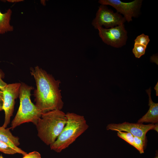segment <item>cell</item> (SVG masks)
Masks as SVG:
<instances>
[{
    "label": "cell",
    "instance_id": "6da1fadb",
    "mask_svg": "<svg viewBox=\"0 0 158 158\" xmlns=\"http://www.w3.org/2000/svg\"><path fill=\"white\" fill-rule=\"evenodd\" d=\"M30 73L35 80L36 89L34 92L35 105L43 113L63 108V102L61 81L56 80L45 71L37 66L30 69Z\"/></svg>",
    "mask_w": 158,
    "mask_h": 158
},
{
    "label": "cell",
    "instance_id": "7a4b0ae2",
    "mask_svg": "<svg viewBox=\"0 0 158 158\" xmlns=\"http://www.w3.org/2000/svg\"><path fill=\"white\" fill-rule=\"evenodd\" d=\"M66 114L60 110L43 113L35 125L37 136L45 144L49 146L56 141L65 126Z\"/></svg>",
    "mask_w": 158,
    "mask_h": 158
},
{
    "label": "cell",
    "instance_id": "3957f363",
    "mask_svg": "<svg viewBox=\"0 0 158 158\" xmlns=\"http://www.w3.org/2000/svg\"><path fill=\"white\" fill-rule=\"evenodd\" d=\"M66 114L65 126L56 141L50 146L51 150L58 153L68 147L89 127L83 116L74 113Z\"/></svg>",
    "mask_w": 158,
    "mask_h": 158
},
{
    "label": "cell",
    "instance_id": "277c9868",
    "mask_svg": "<svg viewBox=\"0 0 158 158\" xmlns=\"http://www.w3.org/2000/svg\"><path fill=\"white\" fill-rule=\"evenodd\" d=\"M33 87L21 83L19 97L20 105L17 113L11 123L13 130L21 124L31 122L36 125L43 113L31 101V92Z\"/></svg>",
    "mask_w": 158,
    "mask_h": 158
},
{
    "label": "cell",
    "instance_id": "5b68a950",
    "mask_svg": "<svg viewBox=\"0 0 158 158\" xmlns=\"http://www.w3.org/2000/svg\"><path fill=\"white\" fill-rule=\"evenodd\" d=\"M126 21L125 18L120 14L114 13L109 9L106 5H101L92 24L96 29L102 26L106 28H109L123 24Z\"/></svg>",
    "mask_w": 158,
    "mask_h": 158
},
{
    "label": "cell",
    "instance_id": "8992f818",
    "mask_svg": "<svg viewBox=\"0 0 158 158\" xmlns=\"http://www.w3.org/2000/svg\"><path fill=\"white\" fill-rule=\"evenodd\" d=\"M97 30L99 37L105 44L108 45L118 48L126 43L127 32L124 23L109 28L101 27Z\"/></svg>",
    "mask_w": 158,
    "mask_h": 158
},
{
    "label": "cell",
    "instance_id": "52a82bcc",
    "mask_svg": "<svg viewBox=\"0 0 158 158\" xmlns=\"http://www.w3.org/2000/svg\"><path fill=\"white\" fill-rule=\"evenodd\" d=\"M21 83L7 84L2 90L4 99L3 110L5 113L4 122L2 126L6 128L13 115L15 100L19 97Z\"/></svg>",
    "mask_w": 158,
    "mask_h": 158
},
{
    "label": "cell",
    "instance_id": "ba28073f",
    "mask_svg": "<svg viewBox=\"0 0 158 158\" xmlns=\"http://www.w3.org/2000/svg\"><path fill=\"white\" fill-rule=\"evenodd\" d=\"M142 0H135L129 2H124L120 0H99L101 5H110L114 8L117 12L122 14L126 20L131 21L133 17H136L140 13Z\"/></svg>",
    "mask_w": 158,
    "mask_h": 158
},
{
    "label": "cell",
    "instance_id": "9c48e42d",
    "mask_svg": "<svg viewBox=\"0 0 158 158\" xmlns=\"http://www.w3.org/2000/svg\"><path fill=\"white\" fill-rule=\"evenodd\" d=\"M154 124L145 125L142 123H133L125 122L122 123H110L106 127L107 130L119 131H124L131 133L133 136L145 140L147 133L153 130Z\"/></svg>",
    "mask_w": 158,
    "mask_h": 158
},
{
    "label": "cell",
    "instance_id": "30bf717a",
    "mask_svg": "<svg viewBox=\"0 0 158 158\" xmlns=\"http://www.w3.org/2000/svg\"><path fill=\"white\" fill-rule=\"evenodd\" d=\"M149 96V109L147 113L139 119L137 123H150L155 124L158 122V103L154 102L151 97V89L150 87L146 90Z\"/></svg>",
    "mask_w": 158,
    "mask_h": 158
},
{
    "label": "cell",
    "instance_id": "8fae6325",
    "mask_svg": "<svg viewBox=\"0 0 158 158\" xmlns=\"http://www.w3.org/2000/svg\"><path fill=\"white\" fill-rule=\"evenodd\" d=\"M10 129V128H5L2 126H0V141L7 144L17 151L18 153L24 155L27 153L18 147L20 144L19 138L13 135Z\"/></svg>",
    "mask_w": 158,
    "mask_h": 158
},
{
    "label": "cell",
    "instance_id": "7c38bea8",
    "mask_svg": "<svg viewBox=\"0 0 158 158\" xmlns=\"http://www.w3.org/2000/svg\"><path fill=\"white\" fill-rule=\"evenodd\" d=\"M12 13L11 9H9L6 12L2 13L0 11V34H3L13 30V27L10 24Z\"/></svg>",
    "mask_w": 158,
    "mask_h": 158
},
{
    "label": "cell",
    "instance_id": "4fadbf2b",
    "mask_svg": "<svg viewBox=\"0 0 158 158\" xmlns=\"http://www.w3.org/2000/svg\"><path fill=\"white\" fill-rule=\"evenodd\" d=\"M147 47L136 43H135L132 51L135 57L139 58L145 54Z\"/></svg>",
    "mask_w": 158,
    "mask_h": 158
},
{
    "label": "cell",
    "instance_id": "5bb4252c",
    "mask_svg": "<svg viewBox=\"0 0 158 158\" xmlns=\"http://www.w3.org/2000/svg\"><path fill=\"white\" fill-rule=\"evenodd\" d=\"M117 135L119 138L123 139L133 147L134 146V136L127 132L118 131Z\"/></svg>",
    "mask_w": 158,
    "mask_h": 158
},
{
    "label": "cell",
    "instance_id": "9a60e30c",
    "mask_svg": "<svg viewBox=\"0 0 158 158\" xmlns=\"http://www.w3.org/2000/svg\"><path fill=\"white\" fill-rule=\"evenodd\" d=\"M145 139L141 138L134 136V146L140 154L144 153V146L145 142Z\"/></svg>",
    "mask_w": 158,
    "mask_h": 158
},
{
    "label": "cell",
    "instance_id": "2e32d148",
    "mask_svg": "<svg viewBox=\"0 0 158 158\" xmlns=\"http://www.w3.org/2000/svg\"><path fill=\"white\" fill-rule=\"evenodd\" d=\"M0 151L8 154H13L18 153L17 151L7 144L1 141H0Z\"/></svg>",
    "mask_w": 158,
    "mask_h": 158
},
{
    "label": "cell",
    "instance_id": "e0dca14e",
    "mask_svg": "<svg viewBox=\"0 0 158 158\" xmlns=\"http://www.w3.org/2000/svg\"><path fill=\"white\" fill-rule=\"evenodd\" d=\"M150 41L148 36L142 33L138 36L134 40L135 43L140 44L147 47Z\"/></svg>",
    "mask_w": 158,
    "mask_h": 158
},
{
    "label": "cell",
    "instance_id": "ac0fdd59",
    "mask_svg": "<svg viewBox=\"0 0 158 158\" xmlns=\"http://www.w3.org/2000/svg\"><path fill=\"white\" fill-rule=\"evenodd\" d=\"M22 158H42L39 152L36 151H34L28 153H27L23 156Z\"/></svg>",
    "mask_w": 158,
    "mask_h": 158
},
{
    "label": "cell",
    "instance_id": "d6986e66",
    "mask_svg": "<svg viewBox=\"0 0 158 158\" xmlns=\"http://www.w3.org/2000/svg\"><path fill=\"white\" fill-rule=\"evenodd\" d=\"M4 77V72L0 69V89L1 90H2L7 84L3 80Z\"/></svg>",
    "mask_w": 158,
    "mask_h": 158
},
{
    "label": "cell",
    "instance_id": "ffe728a7",
    "mask_svg": "<svg viewBox=\"0 0 158 158\" xmlns=\"http://www.w3.org/2000/svg\"><path fill=\"white\" fill-rule=\"evenodd\" d=\"M4 103L3 95L2 90L0 89V111L3 110Z\"/></svg>",
    "mask_w": 158,
    "mask_h": 158
},
{
    "label": "cell",
    "instance_id": "44dd1931",
    "mask_svg": "<svg viewBox=\"0 0 158 158\" xmlns=\"http://www.w3.org/2000/svg\"><path fill=\"white\" fill-rule=\"evenodd\" d=\"M154 89L156 90V96H158V82H157V83L154 87Z\"/></svg>",
    "mask_w": 158,
    "mask_h": 158
},
{
    "label": "cell",
    "instance_id": "7402d4cb",
    "mask_svg": "<svg viewBox=\"0 0 158 158\" xmlns=\"http://www.w3.org/2000/svg\"><path fill=\"white\" fill-rule=\"evenodd\" d=\"M23 0H8L7 1L10 2L14 3V2H18L20 1H22Z\"/></svg>",
    "mask_w": 158,
    "mask_h": 158
},
{
    "label": "cell",
    "instance_id": "603a6c76",
    "mask_svg": "<svg viewBox=\"0 0 158 158\" xmlns=\"http://www.w3.org/2000/svg\"><path fill=\"white\" fill-rule=\"evenodd\" d=\"M153 130H154L157 132H158V124L157 123H156L154 124V126L153 129Z\"/></svg>",
    "mask_w": 158,
    "mask_h": 158
},
{
    "label": "cell",
    "instance_id": "cb8c5ba5",
    "mask_svg": "<svg viewBox=\"0 0 158 158\" xmlns=\"http://www.w3.org/2000/svg\"><path fill=\"white\" fill-rule=\"evenodd\" d=\"M154 158H158V154H157V155H156V156L154 157Z\"/></svg>",
    "mask_w": 158,
    "mask_h": 158
},
{
    "label": "cell",
    "instance_id": "d4e9b609",
    "mask_svg": "<svg viewBox=\"0 0 158 158\" xmlns=\"http://www.w3.org/2000/svg\"><path fill=\"white\" fill-rule=\"evenodd\" d=\"M0 158H4L2 155H0Z\"/></svg>",
    "mask_w": 158,
    "mask_h": 158
}]
</instances>
